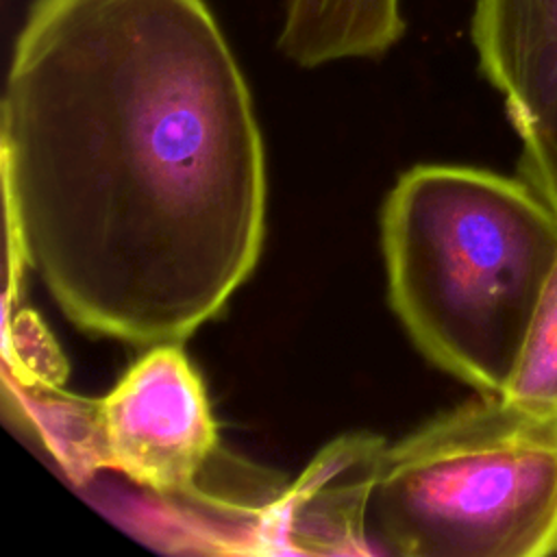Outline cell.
Returning a JSON list of instances; mask_svg holds the SVG:
<instances>
[{
	"instance_id": "1",
	"label": "cell",
	"mask_w": 557,
	"mask_h": 557,
	"mask_svg": "<svg viewBox=\"0 0 557 557\" xmlns=\"http://www.w3.org/2000/svg\"><path fill=\"white\" fill-rule=\"evenodd\" d=\"M2 154L17 252L85 333L181 344L257 265L263 141L205 0H33Z\"/></svg>"
},
{
	"instance_id": "2",
	"label": "cell",
	"mask_w": 557,
	"mask_h": 557,
	"mask_svg": "<svg viewBox=\"0 0 557 557\" xmlns=\"http://www.w3.org/2000/svg\"><path fill=\"white\" fill-rule=\"evenodd\" d=\"M389 300L437 368L503 396L557 261V211L527 181L416 165L381 220Z\"/></svg>"
},
{
	"instance_id": "3",
	"label": "cell",
	"mask_w": 557,
	"mask_h": 557,
	"mask_svg": "<svg viewBox=\"0 0 557 557\" xmlns=\"http://www.w3.org/2000/svg\"><path fill=\"white\" fill-rule=\"evenodd\" d=\"M370 520L389 555H557V413L481 394L429 420L385 446Z\"/></svg>"
},
{
	"instance_id": "4",
	"label": "cell",
	"mask_w": 557,
	"mask_h": 557,
	"mask_svg": "<svg viewBox=\"0 0 557 557\" xmlns=\"http://www.w3.org/2000/svg\"><path fill=\"white\" fill-rule=\"evenodd\" d=\"M91 461L157 494L191 492L218 431L202 381L178 344L150 346L94 403Z\"/></svg>"
},
{
	"instance_id": "5",
	"label": "cell",
	"mask_w": 557,
	"mask_h": 557,
	"mask_svg": "<svg viewBox=\"0 0 557 557\" xmlns=\"http://www.w3.org/2000/svg\"><path fill=\"white\" fill-rule=\"evenodd\" d=\"M470 30L520 135L522 174L557 211V0H474Z\"/></svg>"
},
{
	"instance_id": "6",
	"label": "cell",
	"mask_w": 557,
	"mask_h": 557,
	"mask_svg": "<svg viewBox=\"0 0 557 557\" xmlns=\"http://www.w3.org/2000/svg\"><path fill=\"white\" fill-rule=\"evenodd\" d=\"M381 437L348 435L333 442L302 479L270 509L268 540L296 553H368L370 503L385 453Z\"/></svg>"
},
{
	"instance_id": "7",
	"label": "cell",
	"mask_w": 557,
	"mask_h": 557,
	"mask_svg": "<svg viewBox=\"0 0 557 557\" xmlns=\"http://www.w3.org/2000/svg\"><path fill=\"white\" fill-rule=\"evenodd\" d=\"M400 0H287L276 46L298 67L381 59L405 35Z\"/></svg>"
},
{
	"instance_id": "8",
	"label": "cell",
	"mask_w": 557,
	"mask_h": 557,
	"mask_svg": "<svg viewBox=\"0 0 557 557\" xmlns=\"http://www.w3.org/2000/svg\"><path fill=\"white\" fill-rule=\"evenodd\" d=\"M503 396L531 411L557 413V261L546 276Z\"/></svg>"
}]
</instances>
